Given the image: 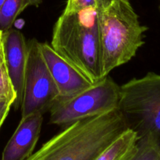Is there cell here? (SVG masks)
<instances>
[{
  "mask_svg": "<svg viewBox=\"0 0 160 160\" xmlns=\"http://www.w3.org/2000/svg\"><path fill=\"white\" fill-rule=\"evenodd\" d=\"M128 129L118 109L66 126L26 160H95Z\"/></svg>",
  "mask_w": 160,
  "mask_h": 160,
  "instance_id": "cell-1",
  "label": "cell"
},
{
  "mask_svg": "<svg viewBox=\"0 0 160 160\" xmlns=\"http://www.w3.org/2000/svg\"><path fill=\"white\" fill-rule=\"evenodd\" d=\"M50 45L92 84L105 78L96 11L62 12L54 25Z\"/></svg>",
  "mask_w": 160,
  "mask_h": 160,
  "instance_id": "cell-2",
  "label": "cell"
},
{
  "mask_svg": "<svg viewBox=\"0 0 160 160\" xmlns=\"http://www.w3.org/2000/svg\"><path fill=\"white\" fill-rule=\"evenodd\" d=\"M102 74L131 61L145 44L148 30L141 24L130 0H112L97 12Z\"/></svg>",
  "mask_w": 160,
  "mask_h": 160,
  "instance_id": "cell-3",
  "label": "cell"
},
{
  "mask_svg": "<svg viewBox=\"0 0 160 160\" xmlns=\"http://www.w3.org/2000/svg\"><path fill=\"white\" fill-rule=\"evenodd\" d=\"M118 109L138 139L149 138L160 147V74L150 72L120 86Z\"/></svg>",
  "mask_w": 160,
  "mask_h": 160,
  "instance_id": "cell-4",
  "label": "cell"
},
{
  "mask_svg": "<svg viewBox=\"0 0 160 160\" xmlns=\"http://www.w3.org/2000/svg\"><path fill=\"white\" fill-rule=\"evenodd\" d=\"M120 86L109 75L86 90L69 98H59L49 109V123L70 124L77 120L118 109Z\"/></svg>",
  "mask_w": 160,
  "mask_h": 160,
  "instance_id": "cell-5",
  "label": "cell"
},
{
  "mask_svg": "<svg viewBox=\"0 0 160 160\" xmlns=\"http://www.w3.org/2000/svg\"><path fill=\"white\" fill-rule=\"evenodd\" d=\"M27 43L21 118L36 112L45 113L59 98L56 83L42 56L41 42L32 38Z\"/></svg>",
  "mask_w": 160,
  "mask_h": 160,
  "instance_id": "cell-6",
  "label": "cell"
},
{
  "mask_svg": "<svg viewBox=\"0 0 160 160\" xmlns=\"http://www.w3.org/2000/svg\"><path fill=\"white\" fill-rule=\"evenodd\" d=\"M3 48L8 73L17 98L12 104L14 109L21 107L23 81L28 56V43L19 30L10 28L2 32Z\"/></svg>",
  "mask_w": 160,
  "mask_h": 160,
  "instance_id": "cell-7",
  "label": "cell"
},
{
  "mask_svg": "<svg viewBox=\"0 0 160 160\" xmlns=\"http://www.w3.org/2000/svg\"><path fill=\"white\" fill-rule=\"evenodd\" d=\"M41 50L59 91V98L73 96L93 84L59 56L48 43L41 42Z\"/></svg>",
  "mask_w": 160,
  "mask_h": 160,
  "instance_id": "cell-8",
  "label": "cell"
},
{
  "mask_svg": "<svg viewBox=\"0 0 160 160\" xmlns=\"http://www.w3.org/2000/svg\"><path fill=\"white\" fill-rule=\"evenodd\" d=\"M43 114H31L21 118L18 127L6 144L1 160H26L33 154L40 137Z\"/></svg>",
  "mask_w": 160,
  "mask_h": 160,
  "instance_id": "cell-9",
  "label": "cell"
},
{
  "mask_svg": "<svg viewBox=\"0 0 160 160\" xmlns=\"http://www.w3.org/2000/svg\"><path fill=\"white\" fill-rule=\"evenodd\" d=\"M138 141L137 134L127 129L95 160H129L137 149Z\"/></svg>",
  "mask_w": 160,
  "mask_h": 160,
  "instance_id": "cell-10",
  "label": "cell"
},
{
  "mask_svg": "<svg viewBox=\"0 0 160 160\" xmlns=\"http://www.w3.org/2000/svg\"><path fill=\"white\" fill-rule=\"evenodd\" d=\"M23 0H5L0 9V31H8L19 14L23 12Z\"/></svg>",
  "mask_w": 160,
  "mask_h": 160,
  "instance_id": "cell-11",
  "label": "cell"
},
{
  "mask_svg": "<svg viewBox=\"0 0 160 160\" xmlns=\"http://www.w3.org/2000/svg\"><path fill=\"white\" fill-rule=\"evenodd\" d=\"M129 160H160V147L149 138L138 139L137 149Z\"/></svg>",
  "mask_w": 160,
  "mask_h": 160,
  "instance_id": "cell-12",
  "label": "cell"
},
{
  "mask_svg": "<svg viewBox=\"0 0 160 160\" xmlns=\"http://www.w3.org/2000/svg\"><path fill=\"white\" fill-rule=\"evenodd\" d=\"M17 95L13 88L5 59L4 51L0 54V99H6L14 103Z\"/></svg>",
  "mask_w": 160,
  "mask_h": 160,
  "instance_id": "cell-13",
  "label": "cell"
},
{
  "mask_svg": "<svg viewBox=\"0 0 160 160\" xmlns=\"http://www.w3.org/2000/svg\"><path fill=\"white\" fill-rule=\"evenodd\" d=\"M112 0H67L63 12L67 13H77L87 9L96 12L106 7Z\"/></svg>",
  "mask_w": 160,
  "mask_h": 160,
  "instance_id": "cell-14",
  "label": "cell"
},
{
  "mask_svg": "<svg viewBox=\"0 0 160 160\" xmlns=\"http://www.w3.org/2000/svg\"><path fill=\"white\" fill-rule=\"evenodd\" d=\"M12 104H13V102L9 101V100L0 99V128H1L2 123H4L6 117L9 114Z\"/></svg>",
  "mask_w": 160,
  "mask_h": 160,
  "instance_id": "cell-15",
  "label": "cell"
},
{
  "mask_svg": "<svg viewBox=\"0 0 160 160\" xmlns=\"http://www.w3.org/2000/svg\"><path fill=\"white\" fill-rule=\"evenodd\" d=\"M42 0H23V10L24 11L28 6H38L42 3Z\"/></svg>",
  "mask_w": 160,
  "mask_h": 160,
  "instance_id": "cell-16",
  "label": "cell"
},
{
  "mask_svg": "<svg viewBox=\"0 0 160 160\" xmlns=\"http://www.w3.org/2000/svg\"><path fill=\"white\" fill-rule=\"evenodd\" d=\"M4 51L3 48V40H2V32L0 31V54Z\"/></svg>",
  "mask_w": 160,
  "mask_h": 160,
  "instance_id": "cell-17",
  "label": "cell"
},
{
  "mask_svg": "<svg viewBox=\"0 0 160 160\" xmlns=\"http://www.w3.org/2000/svg\"><path fill=\"white\" fill-rule=\"evenodd\" d=\"M4 2H5V0H0V9H1V8H2V6Z\"/></svg>",
  "mask_w": 160,
  "mask_h": 160,
  "instance_id": "cell-18",
  "label": "cell"
},
{
  "mask_svg": "<svg viewBox=\"0 0 160 160\" xmlns=\"http://www.w3.org/2000/svg\"><path fill=\"white\" fill-rule=\"evenodd\" d=\"M159 10H160V5H159Z\"/></svg>",
  "mask_w": 160,
  "mask_h": 160,
  "instance_id": "cell-19",
  "label": "cell"
}]
</instances>
